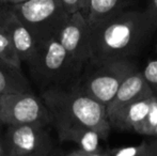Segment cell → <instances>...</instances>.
I'll use <instances>...</instances> for the list:
<instances>
[{
    "label": "cell",
    "instance_id": "4fadbf2b",
    "mask_svg": "<svg viewBox=\"0 0 157 156\" xmlns=\"http://www.w3.org/2000/svg\"><path fill=\"white\" fill-rule=\"evenodd\" d=\"M32 92L29 80L21 67L0 59V94Z\"/></svg>",
    "mask_w": 157,
    "mask_h": 156
},
{
    "label": "cell",
    "instance_id": "5b68a950",
    "mask_svg": "<svg viewBox=\"0 0 157 156\" xmlns=\"http://www.w3.org/2000/svg\"><path fill=\"white\" fill-rule=\"evenodd\" d=\"M8 6L29 30L36 46L56 38L70 16L61 0H24Z\"/></svg>",
    "mask_w": 157,
    "mask_h": 156
},
{
    "label": "cell",
    "instance_id": "44dd1931",
    "mask_svg": "<svg viewBox=\"0 0 157 156\" xmlns=\"http://www.w3.org/2000/svg\"><path fill=\"white\" fill-rule=\"evenodd\" d=\"M150 8H151L152 12L154 13L156 17V21H157V0H151V3H150Z\"/></svg>",
    "mask_w": 157,
    "mask_h": 156
},
{
    "label": "cell",
    "instance_id": "ba28073f",
    "mask_svg": "<svg viewBox=\"0 0 157 156\" xmlns=\"http://www.w3.org/2000/svg\"><path fill=\"white\" fill-rule=\"evenodd\" d=\"M56 39L60 42L67 55L77 63L85 67L90 61V27L81 12L70 14L59 30Z\"/></svg>",
    "mask_w": 157,
    "mask_h": 156
},
{
    "label": "cell",
    "instance_id": "52a82bcc",
    "mask_svg": "<svg viewBox=\"0 0 157 156\" xmlns=\"http://www.w3.org/2000/svg\"><path fill=\"white\" fill-rule=\"evenodd\" d=\"M50 113L41 96L32 92L0 94V124L50 125Z\"/></svg>",
    "mask_w": 157,
    "mask_h": 156
},
{
    "label": "cell",
    "instance_id": "3957f363",
    "mask_svg": "<svg viewBox=\"0 0 157 156\" xmlns=\"http://www.w3.org/2000/svg\"><path fill=\"white\" fill-rule=\"evenodd\" d=\"M26 64L40 93L50 88L72 87L83 70L68 56L56 38L39 44Z\"/></svg>",
    "mask_w": 157,
    "mask_h": 156
},
{
    "label": "cell",
    "instance_id": "8fae6325",
    "mask_svg": "<svg viewBox=\"0 0 157 156\" xmlns=\"http://www.w3.org/2000/svg\"><path fill=\"white\" fill-rule=\"evenodd\" d=\"M0 24L8 32L21 61L26 63L34 54L36 43L29 30L10 10L8 3H4V6L0 9Z\"/></svg>",
    "mask_w": 157,
    "mask_h": 156
},
{
    "label": "cell",
    "instance_id": "7c38bea8",
    "mask_svg": "<svg viewBox=\"0 0 157 156\" xmlns=\"http://www.w3.org/2000/svg\"><path fill=\"white\" fill-rule=\"evenodd\" d=\"M132 3V0H86L81 14L92 28L114 13L127 9Z\"/></svg>",
    "mask_w": 157,
    "mask_h": 156
},
{
    "label": "cell",
    "instance_id": "277c9868",
    "mask_svg": "<svg viewBox=\"0 0 157 156\" xmlns=\"http://www.w3.org/2000/svg\"><path fill=\"white\" fill-rule=\"evenodd\" d=\"M136 71L138 70L132 58H109L96 62L89 61L72 87L106 107L123 81Z\"/></svg>",
    "mask_w": 157,
    "mask_h": 156
},
{
    "label": "cell",
    "instance_id": "d6986e66",
    "mask_svg": "<svg viewBox=\"0 0 157 156\" xmlns=\"http://www.w3.org/2000/svg\"><path fill=\"white\" fill-rule=\"evenodd\" d=\"M149 146V156H157V139L147 141Z\"/></svg>",
    "mask_w": 157,
    "mask_h": 156
},
{
    "label": "cell",
    "instance_id": "cb8c5ba5",
    "mask_svg": "<svg viewBox=\"0 0 157 156\" xmlns=\"http://www.w3.org/2000/svg\"><path fill=\"white\" fill-rule=\"evenodd\" d=\"M154 94H155V95H156V97H157V90H156L155 92H154Z\"/></svg>",
    "mask_w": 157,
    "mask_h": 156
},
{
    "label": "cell",
    "instance_id": "9c48e42d",
    "mask_svg": "<svg viewBox=\"0 0 157 156\" xmlns=\"http://www.w3.org/2000/svg\"><path fill=\"white\" fill-rule=\"evenodd\" d=\"M151 89L141 71H136L129 75L119 87L118 91L106 105V116L111 128L119 131L122 119L128 107L141 98L153 95Z\"/></svg>",
    "mask_w": 157,
    "mask_h": 156
},
{
    "label": "cell",
    "instance_id": "ac0fdd59",
    "mask_svg": "<svg viewBox=\"0 0 157 156\" xmlns=\"http://www.w3.org/2000/svg\"><path fill=\"white\" fill-rule=\"evenodd\" d=\"M64 9L68 14H73L75 12H81L83 8L85 0H61Z\"/></svg>",
    "mask_w": 157,
    "mask_h": 156
},
{
    "label": "cell",
    "instance_id": "30bf717a",
    "mask_svg": "<svg viewBox=\"0 0 157 156\" xmlns=\"http://www.w3.org/2000/svg\"><path fill=\"white\" fill-rule=\"evenodd\" d=\"M61 142H73L76 148L65 153L67 156H108L103 142L107 140L101 134L86 126H67L56 129Z\"/></svg>",
    "mask_w": 157,
    "mask_h": 156
},
{
    "label": "cell",
    "instance_id": "5bb4252c",
    "mask_svg": "<svg viewBox=\"0 0 157 156\" xmlns=\"http://www.w3.org/2000/svg\"><path fill=\"white\" fill-rule=\"evenodd\" d=\"M0 59L18 67H21L23 64L8 32L1 24H0Z\"/></svg>",
    "mask_w": 157,
    "mask_h": 156
},
{
    "label": "cell",
    "instance_id": "603a6c76",
    "mask_svg": "<svg viewBox=\"0 0 157 156\" xmlns=\"http://www.w3.org/2000/svg\"><path fill=\"white\" fill-rule=\"evenodd\" d=\"M4 3H6V2H3V1H2V0H0V9H1L2 6H4Z\"/></svg>",
    "mask_w": 157,
    "mask_h": 156
},
{
    "label": "cell",
    "instance_id": "7402d4cb",
    "mask_svg": "<svg viewBox=\"0 0 157 156\" xmlns=\"http://www.w3.org/2000/svg\"><path fill=\"white\" fill-rule=\"evenodd\" d=\"M19 1H24V0H4V2H6V3H14V2H19Z\"/></svg>",
    "mask_w": 157,
    "mask_h": 156
},
{
    "label": "cell",
    "instance_id": "9a60e30c",
    "mask_svg": "<svg viewBox=\"0 0 157 156\" xmlns=\"http://www.w3.org/2000/svg\"><path fill=\"white\" fill-rule=\"evenodd\" d=\"M137 134L157 138V97L154 94L153 103L149 113L136 131Z\"/></svg>",
    "mask_w": 157,
    "mask_h": 156
},
{
    "label": "cell",
    "instance_id": "e0dca14e",
    "mask_svg": "<svg viewBox=\"0 0 157 156\" xmlns=\"http://www.w3.org/2000/svg\"><path fill=\"white\" fill-rule=\"evenodd\" d=\"M143 78L151 87L153 92L157 90V58L151 59L147 61V65L144 67L143 71H141Z\"/></svg>",
    "mask_w": 157,
    "mask_h": 156
},
{
    "label": "cell",
    "instance_id": "8992f818",
    "mask_svg": "<svg viewBox=\"0 0 157 156\" xmlns=\"http://www.w3.org/2000/svg\"><path fill=\"white\" fill-rule=\"evenodd\" d=\"M8 156H50L57 154L49 124L8 125L4 133Z\"/></svg>",
    "mask_w": 157,
    "mask_h": 156
},
{
    "label": "cell",
    "instance_id": "484cf974",
    "mask_svg": "<svg viewBox=\"0 0 157 156\" xmlns=\"http://www.w3.org/2000/svg\"><path fill=\"white\" fill-rule=\"evenodd\" d=\"M2 1H3V2H4V0H2Z\"/></svg>",
    "mask_w": 157,
    "mask_h": 156
},
{
    "label": "cell",
    "instance_id": "6da1fadb",
    "mask_svg": "<svg viewBox=\"0 0 157 156\" xmlns=\"http://www.w3.org/2000/svg\"><path fill=\"white\" fill-rule=\"evenodd\" d=\"M157 21L151 8L124 9L90 28V61L132 58L151 41Z\"/></svg>",
    "mask_w": 157,
    "mask_h": 156
},
{
    "label": "cell",
    "instance_id": "2e32d148",
    "mask_svg": "<svg viewBox=\"0 0 157 156\" xmlns=\"http://www.w3.org/2000/svg\"><path fill=\"white\" fill-rule=\"evenodd\" d=\"M108 156H149L147 141H143L135 146H126L112 148L107 150Z\"/></svg>",
    "mask_w": 157,
    "mask_h": 156
},
{
    "label": "cell",
    "instance_id": "ffe728a7",
    "mask_svg": "<svg viewBox=\"0 0 157 156\" xmlns=\"http://www.w3.org/2000/svg\"><path fill=\"white\" fill-rule=\"evenodd\" d=\"M0 156H8L6 155V143H4V134L0 133Z\"/></svg>",
    "mask_w": 157,
    "mask_h": 156
},
{
    "label": "cell",
    "instance_id": "d4e9b609",
    "mask_svg": "<svg viewBox=\"0 0 157 156\" xmlns=\"http://www.w3.org/2000/svg\"><path fill=\"white\" fill-rule=\"evenodd\" d=\"M85 3H86V0H85V2H83V6H85ZM83 9V8H82ZM81 11H82V10H81Z\"/></svg>",
    "mask_w": 157,
    "mask_h": 156
},
{
    "label": "cell",
    "instance_id": "7a4b0ae2",
    "mask_svg": "<svg viewBox=\"0 0 157 156\" xmlns=\"http://www.w3.org/2000/svg\"><path fill=\"white\" fill-rule=\"evenodd\" d=\"M50 113V125L56 129L67 126H86L108 138L111 131L105 105L74 87L50 88L41 92Z\"/></svg>",
    "mask_w": 157,
    "mask_h": 156
}]
</instances>
